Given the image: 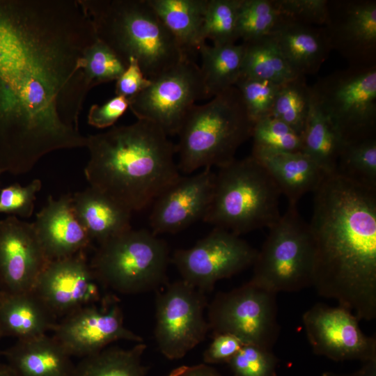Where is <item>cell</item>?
Wrapping results in <instances>:
<instances>
[{
    "mask_svg": "<svg viewBox=\"0 0 376 376\" xmlns=\"http://www.w3.org/2000/svg\"><path fill=\"white\" fill-rule=\"evenodd\" d=\"M79 0H24L0 9V172L86 146L79 129L91 89L84 54L97 40Z\"/></svg>",
    "mask_w": 376,
    "mask_h": 376,
    "instance_id": "obj_1",
    "label": "cell"
},
{
    "mask_svg": "<svg viewBox=\"0 0 376 376\" xmlns=\"http://www.w3.org/2000/svg\"><path fill=\"white\" fill-rule=\"evenodd\" d=\"M313 286L359 320L376 318V188L336 172L313 192Z\"/></svg>",
    "mask_w": 376,
    "mask_h": 376,
    "instance_id": "obj_2",
    "label": "cell"
},
{
    "mask_svg": "<svg viewBox=\"0 0 376 376\" xmlns=\"http://www.w3.org/2000/svg\"><path fill=\"white\" fill-rule=\"evenodd\" d=\"M90 187L132 213L152 204L178 180L175 146L155 123H135L87 136Z\"/></svg>",
    "mask_w": 376,
    "mask_h": 376,
    "instance_id": "obj_3",
    "label": "cell"
},
{
    "mask_svg": "<svg viewBox=\"0 0 376 376\" xmlns=\"http://www.w3.org/2000/svg\"><path fill=\"white\" fill-rule=\"evenodd\" d=\"M89 17L97 38L107 45L127 65L138 61L152 79L185 56L148 0H79Z\"/></svg>",
    "mask_w": 376,
    "mask_h": 376,
    "instance_id": "obj_4",
    "label": "cell"
},
{
    "mask_svg": "<svg viewBox=\"0 0 376 376\" xmlns=\"http://www.w3.org/2000/svg\"><path fill=\"white\" fill-rule=\"evenodd\" d=\"M254 123L233 86L203 104H194L185 116L175 146L179 171H194L233 162L239 147L251 137Z\"/></svg>",
    "mask_w": 376,
    "mask_h": 376,
    "instance_id": "obj_5",
    "label": "cell"
},
{
    "mask_svg": "<svg viewBox=\"0 0 376 376\" xmlns=\"http://www.w3.org/2000/svg\"><path fill=\"white\" fill-rule=\"evenodd\" d=\"M281 192L251 155L219 168L203 221L237 235L269 228L281 217Z\"/></svg>",
    "mask_w": 376,
    "mask_h": 376,
    "instance_id": "obj_6",
    "label": "cell"
},
{
    "mask_svg": "<svg viewBox=\"0 0 376 376\" xmlns=\"http://www.w3.org/2000/svg\"><path fill=\"white\" fill-rule=\"evenodd\" d=\"M169 261L164 240L151 231L132 228L98 244L90 265L102 285L134 295L165 285Z\"/></svg>",
    "mask_w": 376,
    "mask_h": 376,
    "instance_id": "obj_7",
    "label": "cell"
},
{
    "mask_svg": "<svg viewBox=\"0 0 376 376\" xmlns=\"http://www.w3.org/2000/svg\"><path fill=\"white\" fill-rule=\"evenodd\" d=\"M315 260L314 240L308 223L297 205L269 228L253 263L252 283L274 293L297 292L313 286Z\"/></svg>",
    "mask_w": 376,
    "mask_h": 376,
    "instance_id": "obj_8",
    "label": "cell"
},
{
    "mask_svg": "<svg viewBox=\"0 0 376 376\" xmlns=\"http://www.w3.org/2000/svg\"><path fill=\"white\" fill-rule=\"evenodd\" d=\"M310 86L313 101L345 143L376 137V65L348 66Z\"/></svg>",
    "mask_w": 376,
    "mask_h": 376,
    "instance_id": "obj_9",
    "label": "cell"
},
{
    "mask_svg": "<svg viewBox=\"0 0 376 376\" xmlns=\"http://www.w3.org/2000/svg\"><path fill=\"white\" fill-rule=\"evenodd\" d=\"M276 295L250 281L219 292L207 305L212 335L227 333L244 345L272 350L280 333Z\"/></svg>",
    "mask_w": 376,
    "mask_h": 376,
    "instance_id": "obj_10",
    "label": "cell"
},
{
    "mask_svg": "<svg viewBox=\"0 0 376 376\" xmlns=\"http://www.w3.org/2000/svg\"><path fill=\"white\" fill-rule=\"evenodd\" d=\"M129 99L138 120L152 122L167 136L178 134L183 120L198 100L209 98L199 65L185 56Z\"/></svg>",
    "mask_w": 376,
    "mask_h": 376,
    "instance_id": "obj_11",
    "label": "cell"
},
{
    "mask_svg": "<svg viewBox=\"0 0 376 376\" xmlns=\"http://www.w3.org/2000/svg\"><path fill=\"white\" fill-rule=\"evenodd\" d=\"M157 292L154 335L168 359L184 357L203 342L210 331L205 309L206 293L180 279Z\"/></svg>",
    "mask_w": 376,
    "mask_h": 376,
    "instance_id": "obj_12",
    "label": "cell"
},
{
    "mask_svg": "<svg viewBox=\"0 0 376 376\" xmlns=\"http://www.w3.org/2000/svg\"><path fill=\"white\" fill-rule=\"evenodd\" d=\"M257 253L239 235L214 228L192 247L176 250L171 260L182 280L207 293L218 281L253 265Z\"/></svg>",
    "mask_w": 376,
    "mask_h": 376,
    "instance_id": "obj_13",
    "label": "cell"
},
{
    "mask_svg": "<svg viewBox=\"0 0 376 376\" xmlns=\"http://www.w3.org/2000/svg\"><path fill=\"white\" fill-rule=\"evenodd\" d=\"M302 321L314 354L335 361L376 360L375 336L364 334L348 309L317 304L303 314Z\"/></svg>",
    "mask_w": 376,
    "mask_h": 376,
    "instance_id": "obj_14",
    "label": "cell"
},
{
    "mask_svg": "<svg viewBox=\"0 0 376 376\" xmlns=\"http://www.w3.org/2000/svg\"><path fill=\"white\" fill-rule=\"evenodd\" d=\"M110 300L82 307L57 322L52 337L71 357L95 354L119 340L143 343V338L124 325L120 306Z\"/></svg>",
    "mask_w": 376,
    "mask_h": 376,
    "instance_id": "obj_15",
    "label": "cell"
},
{
    "mask_svg": "<svg viewBox=\"0 0 376 376\" xmlns=\"http://www.w3.org/2000/svg\"><path fill=\"white\" fill-rule=\"evenodd\" d=\"M323 27L331 50L348 66L376 65L375 0H328Z\"/></svg>",
    "mask_w": 376,
    "mask_h": 376,
    "instance_id": "obj_16",
    "label": "cell"
},
{
    "mask_svg": "<svg viewBox=\"0 0 376 376\" xmlns=\"http://www.w3.org/2000/svg\"><path fill=\"white\" fill-rule=\"evenodd\" d=\"M100 285L84 251L50 261L33 291L58 318L102 301Z\"/></svg>",
    "mask_w": 376,
    "mask_h": 376,
    "instance_id": "obj_17",
    "label": "cell"
},
{
    "mask_svg": "<svg viewBox=\"0 0 376 376\" xmlns=\"http://www.w3.org/2000/svg\"><path fill=\"white\" fill-rule=\"evenodd\" d=\"M49 262L33 223L10 215L0 220V290L2 293L33 290Z\"/></svg>",
    "mask_w": 376,
    "mask_h": 376,
    "instance_id": "obj_18",
    "label": "cell"
},
{
    "mask_svg": "<svg viewBox=\"0 0 376 376\" xmlns=\"http://www.w3.org/2000/svg\"><path fill=\"white\" fill-rule=\"evenodd\" d=\"M214 175L211 168L180 176L152 203L151 232L156 235L174 233L203 219L210 205Z\"/></svg>",
    "mask_w": 376,
    "mask_h": 376,
    "instance_id": "obj_19",
    "label": "cell"
},
{
    "mask_svg": "<svg viewBox=\"0 0 376 376\" xmlns=\"http://www.w3.org/2000/svg\"><path fill=\"white\" fill-rule=\"evenodd\" d=\"M33 224L49 261L72 256L91 246V239L75 214L72 194L58 200L49 196Z\"/></svg>",
    "mask_w": 376,
    "mask_h": 376,
    "instance_id": "obj_20",
    "label": "cell"
},
{
    "mask_svg": "<svg viewBox=\"0 0 376 376\" xmlns=\"http://www.w3.org/2000/svg\"><path fill=\"white\" fill-rule=\"evenodd\" d=\"M251 155L266 169L290 205L313 192L327 174L303 152L253 147Z\"/></svg>",
    "mask_w": 376,
    "mask_h": 376,
    "instance_id": "obj_21",
    "label": "cell"
},
{
    "mask_svg": "<svg viewBox=\"0 0 376 376\" xmlns=\"http://www.w3.org/2000/svg\"><path fill=\"white\" fill-rule=\"evenodd\" d=\"M269 36L299 75L318 72L331 51L323 26L300 24L282 17Z\"/></svg>",
    "mask_w": 376,
    "mask_h": 376,
    "instance_id": "obj_22",
    "label": "cell"
},
{
    "mask_svg": "<svg viewBox=\"0 0 376 376\" xmlns=\"http://www.w3.org/2000/svg\"><path fill=\"white\" fill-rule=\"evenodd\" d=\"M1 354L15 376H72L75 368L71 357L47 334L17 340Z\"/></svg>",
    "mask_w": 376,
    "mask_h": 376,
    "instance_id": "obj_23",
    "label": "cell"
},
{
    "mask_svg": "<svg viewBox=\"0 0 376 376\" xmlns=\"http://www.w3.org/2000/svg\"><path fill=\"white\" fill-rule=\"evenodd\" d=\"M72 204L92 242L100 244L132 228V213L90 186L72 194Z\"/></svg>",
    "mask_w": 376,
    "mask_h": 376,
    "instance_id": "obj_24",
    "label": "cell"
},
{
    "mask_svg": "<svg viewBox=\"0 0 376 376\" xmlns=\"http://www.w3.org/2000/svg\"><path fill=\"white\" fill-rule=\"evenodd\" d=\"M57 317L33 291L2 293L0 299V331L3 336L25 340L47 334Z\"/></svg>",
    "mask_w": 376,
    "mask_h": 376,
    "instance_id": "obj_25",
    "label": "cell"
},
{
    "mask_svg": "<svg viewBox=\"0 0 376 376\" xmlns=\"http://www.w3.org/2000/svg\"><path fill=\"white\" fill-rule=\"evenodd\" d=\"M167 29L188 56L205 43L202 29L207 0H148Z\"/></svg>",
    "mask_w": 376,
    "mask_h": 376,
    "instance_id": "obj_26",
    "label": "cell"
},
{
    "mask_svg": "<svg viewBox=\"0 0 376 376\" xmlns=\"http://www.w3.org/2000/svg\"><path fill=\"white\" fill-rule=\"evenodd\" d=\"M302 137V152L326 173L336 172L345 142L313 100Z\"/></svg>",
    "mask_w": 376,
    "mask_h": 376,
    "instance_id": "obj_27",
    "label": "cell"
},
{
    "mask_svg": "<svg viewBox=\"0 0 376 376\" xmlns=\"http://www.w3.org/2000/svg\"><path fill=\"white\" fill-rule=\"evenodd\" d=\"M200 70L209 98L235 86L242 73L243 44L208 45L203 44L198 51Z\"/></svg>",
    "mask_w": 376,
    "mask_h": 376,
    "instance_id": "obj_28",
    "label": "cell"
},
{
    "mask_svg": "<svg viewBox=\"0 0 376 376\" xmlns=\"http://www.w3.org/2000/svg\"><path fill=\"white\" fill-rule=\"evenodd\" d=\"M146 349L143 343L129 349L106 347L82 358L72 376H146L148 368L143 363Z\"/></svg>",
    "mask_w": 376,
    "mask_h": 376,
    "instance_id": "obj_29",
    "label": "cell"
},
{
    "mask_svg": "<svg viewBox=\"0 0 376 376\" xmlns=\"http://www.w3.org/2000/svg\"><path fill=\"white\" fill-rule=\"evenodd\" d=\"M244 56L241 75L285 84L299 76L269 36L242 42Z\"/></svg>",
    "mask_w": 376,
    "mask_h": 376,
    "instance_id": "obj_30",
    "label": "cell"
},
{
    "mask_svg": "<svg viewBox=\"0 0 376 376\" xmlns=\"http://www.w3.org/2000/svg\"><path fill=\"white\" fill-rule=\"evenodd\" d=\"M311 101V86L306 77L299 75L281 86L269 115L280 119L301 136Z\"/></svg>",
    "mask_w": 376,
    "mask_h": 376,
    "instance_id": "obj_31",
    "label": "cell"
},
{
    "mask_svg": "<svg viewBox=\"0 0 376 376\" xmlns=\"http://www.w3.org/2000/svg\"><path fill=\"white\" fill-rule=\"evenodd\" d=\"M282 19L274 0H240L237 34L242 42L269 36Z\"/></svg>",
    "mask_w": 376,
    "mask_h": 376,
    "instance_id": "obj_32",
    "label": "cell"
},
{
    "mask_svg": "<svg viewBox=\"0 0 376 376\" xmlns=\"http://www.w3.org/2000/svg\"><path fill=\"white\" fill-rule=\"evenodd\" d=\"M336 172L376 188V137L345 143Z\"/></svg>",
    "mask_w": 376,
    "mask_h": 376,
    "instance_id": "obj_33",
    "label": "cell"
},
{
    "mask_svg": "<svg viewBox=\"0 0 376 376\" xmlns=\"http://www.w3.org/2000/svg\"><path fill=\"white\" fill-rule=\"evenodd\" d=\"M240 0H207L202 29L205 42L213 45L235 44L238 40L237 23Z\"/></svg>",
    "mask_w": 376,
    "mask_h": 376,
    "instance_id": "obj_34",
    "label": "cell"
},
{
    "mask_svg": "<svg viewBox=\"0 0 376 376\" xmlns=\"http://www.w3.org/2000/svg\"><path fill=\"white\" fill-rule=\"evenodd\" d=\"M84 73L91 89L99 84L116 81L126 65L104 42L97 39L84 54Z\"/></svg>",
    "mask_w": 376,
    "mask_h": 376,
    "instance_id": "obj_35",
    "label": "cell"
},
{
    "mask_svg": "<svg viewBox=\"0 0 376 376\" xmlns=\"http://www.w3.org/2000/svg\"><path fill=\"white\" fill-rule=\"evenodd\" d=\"M253 147L278 151L302 152V137L288 125L272 116L260 118L253 124Z\"/></svg>",
    "mask_w": 376,
    "mask_h": 376,
    "instance_id": "obj_36",
    "label": "cell"
},
{
    "mask_svg": "<svg viewBox=\"0 0 376 376\" xmlns=\"http://www.w3.org/2000/svg\"><path fill=\"white\" fill-rule=\"evenodd\" d=\"M283 84L240 75L235 86L253 123L270 114Z\"/></svg>",
    "mask_w": 376,
    "mask_h": 376,
    "instance_id": "obj_37",
    "label": "cell"
},
{
    "mask_svg": "<svg viewBox=\"0 0 376 376\" xmlns=\"http://www.w3.org/2000/svg\"><path fill=\"white\" fill-rule=\"evenodd\" d=\"M278 363L272 350L245 344L228 365L234 376H278Z\"/></svg>",
    "mask_w": 376,
    "mask_h": 376,
    "instance_id": "obj_38",
    "label": "cell"
},
{
    "mask_svg": "<svg viewBox=\"0 0 376 376\" xmlns=\"http://www.w3.org/2000/svg\"><path fill=\"white\" fill-rule=\"evenodd\" d=\"M41 188V180L34 179L26 186L15 183L1 189L0 213L23 218L31 217L36 195Z\"/></svg>",
    "mask_w": 376,
    "mask_h": 376,
    "instance_id": "obj_39",
    "label": "cell"
},
{
    "mask_svg": "<svg viewBox=\"0 0 376 376\" xmlns=\"http://www.w3.org/2000/svg\"><path fill=\"white\" fill-rule=\"evenodd\" d=\"M282 17L300 24L323 26L328 0H274Z\"/></svg>",
    "mask_w": 376,
    "mask_h": 376,
    "instance_id": "obj_40",
    "label": "cell"
},
{
    "mask_svg": "<svg viewBox=\"0 0 376 376\" xmlns=\"http://www.w3.org/2000/svg\"><path fill=\"white\" fill-rule=\"evenodd\" d=\"M130 107L129 99L116 95L102 105L93 104L88 113V123L98 129L111 127Z\"/></svg>",
    "mask_w": 376,
    "mask_h": 376,
    "instance_id": "obj_41",
    "label": "cell"
},
{
    "mask_svg": "<svg viewBox=\"0 0 376 376\" xmlns=\"http://www.w3.org/2000/svg\"><path fill=\"white\" fill-rule=\"evenodd\" d=\"M212 336L211 343L203 353L204 363L207 365L228 364L244 345L241 340L230 334L221 333Z\"/></svg>",
    "mask_w": 376,
    "mask_h": 376,
    "instance_id": "obj_42",
    "label": "cell"
},
{
    "mask_svg": "<svg viewBox=\"0 0 376 376\" xmlns=\"http://www.w3.org/2000/svg\"><path fill=\"white\" fill-rule=\"evenodd\" d=\"M150 84L151 80L146 77L136 59L130 57L125 70L116 80V95L130 99Z\"/></svg>",
    "mask_w": 376,
    "mask_h": 376,
    "instance_id": "obj_43",
    "label": "cell"
},
{
    "mask_svg": "<svg viewBox=\"0 0 376 376\" xmlns=\"http://www.w3.org/2000/svg\"><path fill=\"white\" fill-rule=\"evenodd\" d=\"M166 376H222L216 369L205 363L181 366Z\"/></svg>",
    "mask_w": 376,
    "mask_h": 376,
    "instance_id": "obj_44",
    "label": "cell"
},
{
    "mask_svg": "<svg viewBox=\"0 0 376 376\" xmlns=\"http://www.w3.org/2000/svg\"><path fill=\"white\" fill-rule=\"evenodd\" d=\"M322 376H376V360L363 363L359 369L350 373L327 371L322 373Z\"/></svg>",
    "mask_w": 376,
    "mask_h": 376,
    "instance_id": "obj_45",
    "label": "cell"
},
{
    "mask_svg": "<svg viewBox=\"0 0 376 376\" xmlns=\"http://www.w3.org/2000/svg\"><path fill=\"white\" fill-rule=\"evenodd\" d=\"M0 376H15L7 363H0Z\"/></svg>",
    "mask_w": 376,
    "mask_h": 376,
    "instance_id": "obj_46",
    "label": "cell"
},
{
    "mask_svg": "<svg viewBox=\"0 0 376 376\" xmlns=\"http://www.w3.org/2000/svg\"><path fill=\"white\" fill-rule=\"evenodd\" d=\"M1 295H2V292H1V290H0V299H1Z\"/></svg>",
    "mask_w": 376,
    "mask_h": 376,
    "instance_id": "obj_47",
    "label": "cell"
},
{
    "mask_svg": "<svg viewBox=\"0 0 376 376\" xmlns=\"http://www.w3.org/2000/svg\"><path fill=\"white\" fill-rule=\"evenodd\" d=\"M1 338H2V336H1V331H0V340H1ZM0 354H1V352H0Z\"/></svg>",
    "mask_w": 376,
    "mask_h": 376,
    "instance_id": "obj_48",
    "label": "cell"
},
{
    "mask_svg": "<svg viewBox=\"0 0 376 376\" xmlns=\"http://www.w3.org/2000/svg\"><path fill=\"white\" fill-rule=\"evenodd\" d=\"M1 173L0 172V175H1Z\"/></svg>",
    "mask_w": 376,
    "mask_h": 376,
    "instance_id": "obj_49",
    "label": "cell"
}]
</instances>
